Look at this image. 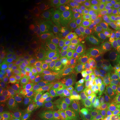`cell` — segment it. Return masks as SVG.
Returning a JSON list of instances; mask_svg holds the SVG:
<instances>
[{"mask_svg": "<svg viewBox=\"0 0 120 120\" xmlns=\"http://www.w3.org/2000/svg\"><path fill=\"white\" fill-rule=\"evenodd\" d=\"M94 120H107L106 119V118H104V117H100L97 118V119H96Z\"/></svg>", "mask_w": 120, "mask_h": 120, "instance_id": "8d00e7d4", "label": "cell"}, {"mask_svg": "<svg viewBox=\"0 0 120 120\" xmlns=\"http://www.w3.org/2000/svg\"><path fill=\"white\" fill-rule=\"evenodd\" d=\"M70 38H71V37H70ZM70 38H68V37H63L62 40H61V44L63 47H66L67 49L69 44H70Z\"/></svg>", "mask_w": 120, "mask_h": 120, "instance_id": "d6a6232c", "label": "cell"}, {"mask_svg": "<svg viewBox=\"0 0 120 120\" xmlns=\"http://www.w3.org/2000/svg\"><path fill=\"white\" fill-rule=\"evenodd\" d=\"M63 111V107L60 103L51 102L47 103L44 107V112L46 115L51 116L60 115Z\"/></svg>", "mask_w": 120, "mask_h": 120, "instance_id": "4fadbf2b", "label": "cell"}, {"mask_svg": "<svg viewBox=\"0 0 120 120\" xmlns=\"http://www.w3.org/2000/svg\"><path fill=\"white\" fill-rule=\"evenodd\" d=\"M70 92V88L66 83H60L55 88L54 96L57 100L62 101L66 98Z\"/></svg>", "mask_w": 120, "mask_h": 120, "instance_id": "7c38bea8", "label": "cell"}, {"mask_svg": "<svg viewBox=\"0 0 120 120\" xmlns=\"http://www.w3.org/2000/svg\"><path fill=\"white\" fill-rule=\"evenodd\" d=\"M10 92L9 90H3L1 96V113L5 108H7L10 103Z\"/></svg>", "mask_w": 120, "mask_h": 120, "instance_id": "ffe728a7", "label": "cell"}, {"mask_svg": "<svg viewBox=\"0 0 120 120\" xmlns=\"http://www.w3.org/2000/svg\"><path fill=\"white\" fill-rule=\"evenodd\" d=\"M87 65L85 61L79 60L74 62L72 66V72L74 75L83 76L86 72Z\"/></svg>", "mask_w": 120, "mask_h": 120, "instance_id": "2e32d148", "label": "cell"}, {"mask_svg": "<svg viewBox=\"0 0 120 120\" xmlns=\"http://www.w3.org/2000/svg\"><path fill=\"white\" fill-rule=\"evenodd\" d=\"M98 92L105 104H112L116 100L120 98V82L103 85L99 88Z\"/></svg>", "mask_w": 120, "mask_h": 120, "instance_id": "5b68a950", "label": "cell"}, {"mask_svg": "<svg viewBox=\"0 0 120 120\" xmlns=\"http://www.w3.org/2000/svg\"><path fill=\"white\" fill-rule=\"evenodd\" d=\"M11 120V117H10V116H8V115H5V114L1 115L0 120Z\"/></svg>", "mask_w": 120, "mask_h": 120, "instance_id": "e575fe53", "label": "cell"}, {"mask_svg": "<svg viewBox=\"0 0 120 120\" xmlns=\"http://www.w3.org/2000/svg\"><path fill=\"white\" fill-rule=\"evenodd\" d=\"M99 70L103 85L120 82V51L112 52L100 58Z\"/></svg>", "mask_w": 120, "mask_h": 120, "instance_id": "6da1fadb", "label": "cell"}, {"mask_svg": "<svg viewBox=\"0 0 120 120\" xmlns=\"http://www.w3.org/2000/svg\"><path fill=\"white\" fill-rule=\"evenodd\" d=\"M110 105V107L105 109L104 118L107 120H120V98Z\"/></svg>", "mask_w": 120, "mask_h": 120, "instance_id": "9c48e42d", "label": "cell"}, {"mask_svg": "<svg viewBox=\"0 0 120 120\" xmlns=\"http://www.w3.org/2000/svg\"><path fill=\"white\" fill-rule=\"evenodd\" d=\"M87 63V68L83 76L87 81L88 83L91 81L97 75L99 70L100 60L94 56H90L87 60L85 61Z\"/></svg>", "mask_w": 120, "mask_h": 120, "instance_id": "ba28073f", "label": "cell"}, {"mask_svg": "<svg viewBox=\"0 0 120 120\" xmlns=\"http://www.w3.org/2000/svg\"><path fill=\"white\" fill-rule=\"evenodd\" d=\"M87 17L88 16L83 14H74L69 18L67 24L75 27L81 32L82 26Z\"/></svg>", "mask_w": 120, "mask_h": 120, "instance_id": "8fae6325", "label": "cell"}, {"mask_svg": "<svg viewBox=\"0 0 120 120\" xmlns=\"http://www.w3.org/2000/svg\"><path fill=\"white\" fill-rule=\"evenodd\" d=\"M75 120H94L100 117L98 109L89 102H84L71 112Z\"/></svg>", "mask_w": 120, "mask_h": 120, "instance_id": "277c9868", "label": "cell"}, {"mask_svg": "<svg viewBox=\"0 0 120 120\" xmlns=\"http://www.w3.org/2000/svg\"><path fill=\"white\" fill-rule=\"evenodd\" d=\"M59 120H75L73 115L71 113L64 115L60 118Z\"/></svg>", "mask_w": 120, "mask_h": 120, "instance_id": "836d02e7", "label": "cell"}, {"mask_svg": "<svg viewBox=\"0 0 120 120\" xmlns=\"http://www.w3.org/2000/svg\"><path fill=\"white\" fill-rule=\"evenodd\" d=\"M19 90L22 97H27L30 92V87L29 84L26 81H22L19 85Z\"/></svg>", "mask_w": 120, "mask_h": 120, "instance_id": "484cf974", "label": "cell"}, {"mask_svg": "<svg viewBox=\"0 0 120 120\" xmlns=\"http://www.w3.org/2000/svg\"><path fill=\"white\" fill-rule=\"evenodd\" d=\"M88 86L94 90V91H97L98 92L99 88L102 86H103V80L102 77L101 72L100 70H98V72L96 76L91 81L88 82Z\"/></svg>", "mask_w": 120, "mask_h": 120, "instance_id": "ac0fdd59", "label": "cell"}, {"mask_svg": "<svg viewBox=\"0 0 120 120\" xmlns=\"http://www.w3.org/2000/svg\"><path fill=\"white\" fill-rule=\"evenodd\" d=\"M42 42H41V37L39 36L36 35L35 36L34 38V47L36 49H40L41 47Z\"/></svg>", "mask_w": 120, "mask_h": 120, "instance_id": "1f68e13d", "label": "cell"}, {"mask_svg": "<svg viewBox=\"0 0 120 120\" xmlns=\"http://www.w3.org/2000/svg\"><path fill=\"white\" fill-rule=\"evenodd\" d=\"M82 38L79 36L76 35L70 38V44H69L67 49H72L78 47L82 45Z\"/></svg>", "mask_w": 120, "mask_h": 120, "instance_id": "d4e9b609", "label": "cell"}, {"mask_svg": "<svg viewBox=\"0 0 120 120\" xmlns=\"http://www.w3.org/2000/svg\"><path fill=\"white\" fill-rule=\"evenodd\" d=\"M95 16L105 31L117 26L120 25V2H107Z\"/></svg>", "mask_w": 120, "mask_h": 120, "instance_id": "7a4b0ae2", "label": "cell"}, {"mask_svg": "<svg viewBox=\"0 0 120 120\" xmlns=\"http://www.w3.org/2000/svg\"><path fill=\"white\" fill-rule=\"evenodd\" d=\"M25 71L28 75L33 77H37L39 74L37 69L31 64H28L25 66Z\"/></svg>", "mask_w": 120, "mask_h": 120, "instance_id": "f546056e", "label": "cell"}, {"mask_svg": "<svg viewBox=\"0 0 120 120\" xmlns=\"http://www.w3.org/2000/svg\"><path fill=\"white\" fill-rule=\"evenodd\" d=\"M105 31L101 27L96 16H88L82 26L81 32L88 41L97 43Z\"/></svg>", "mask_w": 120, "mask_h": 120, "instance_id": "3957f363", "label": "cell"}, {"mask_svg": "<svg viewBox=\"0 0 120 120\" xmlns=\"http://www.w3.org/2000/svg\"><path fill=\"white\" fill-rule=\"evenodd\" d=\"M15 43V40L13 37H8L4 39L1 43V49L4 52L9 51L14 47Z\"/></svg>", "mask_w": 120, "mask_h": 120, "instance_id": "44dd1931", "label": "cell"}, {"mask_svg": "<svg viewBox=\"0 0 120 120\" xmlns=\"http://www.w3.org/2000/svg\"><path fill=\"white\" fill-rule=\"evenodd\" d=\"M38 112L34 109L29 111L26 117V119L27 120H38Z\"/></svg>", "mask_w": 120, "mask_h": 120, "instance_id": "4dcf8cb0", "label": "cell"}, {"mask_svg": "<svg viewBox=\"0 0 120 120\" xmlns=\"http://www.w3.org/2000/svg\"><path fill=\"white\" fill-rule=\"evenodd\" d=\"M4 28H2V26H1V28H0V38L2 39L4 37Z\"/></svg>", "mask_w": 120, "mask_h": 120, "instance_id": "d590c367", "label": "cell"}, {"mask_svg": "<svg viewBox=\"0 0 120 120\" xmlns=\"http://www.w3.org/2000/svg\"><path fill=\"white\" fill-rule=\"evenodd\" d=\"M106 1L100 0H88L87 1L86 5L88 10L91 11H100L106 4Z\"/></svg>", "mask_w": 120, "mask_h": 120, "instance_id": "e0dca14e", "label": "cell"}, {"mask_svg": "<svg viewBox=\"0 0 120 120\" xmlns=\"http://www.w3.org/2000/svg\"><path fill=\"white\" fill-rule=\"evenodd\" d=\"M23 60L20 58H12L9 62V66L13 70H19L23 64Z\"/></svg>", "mask_w": 120, "mask_h": 120, "instance_id": "4316f807", "label": "cell"}, {"mask_svg": "<svg viewBox=\"0 0 120 120\" xmlns=\"http://www.w3.org/2000/svg\"><path fill=\"white\" fill-rule=\"evenodd\" d=\"M77 32H79L77 28L67 24L60 27L58 31V34L60 36L62 37H68V38L76 36L75 34Z\"/></svg>", "mask_w": 120, "mask_h": 120, "instance_id": "9a60e30c", "label": "cell"}, {"mask_svg": "<svg viewBox=\"0 0 120 120\" xmlns=\"http://www.w3.org/2000/svg\"><path fill=\"white\" fill-rule=\"evenodd\" d=\"M53 83V74L50 70L43 71L37 78L36 86L41 92H45L52 87Z\"/></svg>", "mask_w": 120, "mask_h": 120, "instance_id": "52a82bcc", "label": "cell"}, {"mask_svg": "<svg viewBox=\"0 0 120 120\" xmlns=\"http://www.w3.org/2000/svg\"><path fill=\"white\" fill-rule=\"evenodd\" d=\"M79 56L80 55L77 51H76L74 49H68L67 51L64 52L62 57L65 60H71L79 57Z\"/></svg>", "mask_w": 120, "mask_h": 120, "instance_id": "83f0119b", "label": "cell"}, {"mask_svg": "<svg viewBox=\"0 0 120 120\" xmlns=\"http://www.w3.org/2000/svg\"><path fill=\"white\" fill-rule=\"evenodd\" d=\"M43 103V99L42 97L39 96H33L30 98L28 103L32 107L37 108L41 106Z\"/></svg>", "mask_w": 120, "mask_h": 120, "instance_id": "cb8c5ba5", "label": "cell"}, {"mask_svg": "<svg viewBox=\"0 0 120 120\" xmlns=\"http://www.w3.org/2000/svg\"><path fill=\"white\" fill-rule=\"evenodd\" d=\"M73 63L74 62L73 61H68L64 64L63 67V75L64 79H69L71 78Z\"/></svg>", "mask_w": 120, "mask_h": 120, "instance_id": "603a6c76", "label": "cell"}, {"mask_svg": "<svg viewBox=\"0 0 120 120\" xmlns=\"http://www.w3.org/2000/svg\"><path fill=\"white\" fill-rule=\"evenodd\" d=\"M40 53L42 56H49L52 55V50L51 44L50 43L46 42L43 45V47L40 51Z\"/></svg>", "mask_w": 120, "mask_h": 120, "instance_id": "f1b7e54d", "label": "cell"}, {"mask_svg": "<svg viewBox=\"0 0 120 120\" xmlns=\"http://www.w3.org/2000/svg\"><path fill=\"white\" fill-rule=\"evenodd\" d=\"M84 96L85 93L82 90L79 89L72 90L64 100V104L65 106H73L77 104L82 101Z\"/></svg>", "mask_w": 120, "mask_h": 120, "instance_id": "30bf717a", "label": "cell"}, {"mask_svg": "<svg viewBox=\"0 0 120 120\" xmlns=\"http://www.w3.org/2000/svg\"><path fill=\"white\" fill-rule=\"evenodd\" d=\"M12 100L15 106H20L22 101V96L19 88L15 87L12 93Z\"/></svg>", "mask_w": 120, "mask_h": 120, "instance_id": "7402d4cb", "label": "cell"}, {"mask_svg": "<svg viewBox=\"0 0 120 120\" xmlns=\"http://www.w3.org/2000/svg\"><path fill=\"white\" fill-rule=\"evenodd\" d=\"M70 83L73 87H76L81 90H83L86 88L87 85H88L87 81L83 76L76 75L72 76Z\"/></svg>", "mask_w": 120, "mask_h": 120, "instance_id": "5bb4252c", "label": "cell"}, {"mask_svg": "<svg viewBox=\"0 0 120 120\" xmlns=\"http://www.w3.org/2000/svg\"><path fill=\"white\" fill-rule=\"evenodd\" d=\"M100 42L105 46L120 51V25L107 30L101 37Z\"/></svg>", "mask_w": 120, "mask_h": 120, "instance_id": "8992f818", "label": "cell"}, {"mask_svg": "<svg viewBox=\"0 0 120 120\" xmlns=\"http://www.w3.org/2000/svg\"><path fill=\"white\" fill-rule=\"evenodd\" d=\"M27 120V119H25V120Z\"/></svg>", "mask_w": 120, "mask_h": 120, "instance_id": "74e56055", "label": "cell"}, {"mask_svg": "<svg viewBox=\"0 0 120 120\" xmlns=\"http://www.w3.org/2000/svg\"><path fill=\"white\" fill-rule=\"evenodd\" d=\"M28 109L24 106H18L13 113V120H23L26 118L28 113Z\"/></svg>", "mask_w": 120, "mask_h": 120, "instance_id": "d6986e66", "label": "cell"}]
</instances>
